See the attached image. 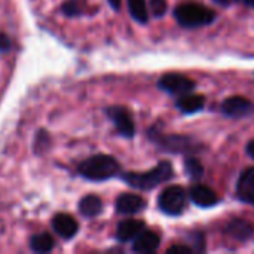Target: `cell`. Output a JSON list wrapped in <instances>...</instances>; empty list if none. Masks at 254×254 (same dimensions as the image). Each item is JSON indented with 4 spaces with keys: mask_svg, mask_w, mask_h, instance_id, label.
I'll use <instances>...</instances> for the list:
<instances>
[{
    "mask_svg": "<svg viewBox=\"0 0 254 254\" xmlns=\"http://www.w3.org/2000/svg\"><path fill=\"white\" fill-rule=\"evenodd\" d=\"M121 177L131 188L140 190H152L161 183L171 180L174 177V170L168 161H162L146 173H125Z\"/></svg>",
    "mask_w": 254,
    "mask_h": 254,
    "instance_id": "cell-1",
    "label": "cell"
},
{
    "mask_svg": "<svg viewBox=\"0 0 254 254\" xmlns=\"http://www.w3.org/2000/svg\"><path fill=\"white\" fill-rule=\"evenodd\" d=\"M149 138L164 152L168 153H180V155H189V153H198L204 150V146L195 140L190 135H182V134H162L161 131L152 128L149 131Z\"/></svg>",
    "mask_w": 254,
    "mask_h": 254,
    "instance_id": "cell-2",
    "label": "cell"
},
{
    "mask_svg": "<svg viewBox=\"0 0 254 254\" xmlns=\"http://www.w3.org/2000/svg\"><path fill=\"white\" fill-rule=\"evenodd\" d=\"M79 174L91 182H104L119 174L121 165L110 155H94L85 159L79 168Z\"/></svg>",
    "mask_w": 254,
    "mask_h": 254,
    "instance_id": "cell-3",
    "label": "cell"
},
{
    "mask_svg": "<svg viewBox=\"0 0 254 254\" xmlns=\"http://www.w3.org/2000/svg\"><path fill=\"white\" fill-rule=\"evenodd\" d=\"M174 18L183 28H199L216 21L217 15L213 9L201 3H182L174 9Z\"/></svg>",
    "mask_w": 254,
    "mask_h": 254,
    "instance_id": "cell-4",
    "label": "cell"
},
{
    "mask_svg": "<svg viewBox=\"0 0 254 254\" xmlns=\"http://www.w3.org/2000/svg\"><path fill=\"white\" fill-rule=\"evenodd\" d=\"M158 207L168 216H179L186 207V190L182 186L167 188L158 198Z\"/></svg>",
    "mask_w": 254,
    "mask_h": 254,
    "instance_id": "cell-5",
    "label": "cell"
},
{
    "mask_svg": "<svg viewBox=\"0 0 254 254\" xmlns=\"http://www.w3.org/2000/svg\"><path fill=\"white\" fill-rule=\"evenodd\" d=\"M195 86L196 85L192 79L180 73H167L158 80V88L171 95H183L192 92Z\"/></svg>",
    "mask_w": 254,
    "mask_h": 254,
    "instance_id": "cell-6",
    "label": "cell"
},
{
    "mask_svg": "<svg viewBox=\"0 0 254 254\" xmlns=\"http://www.w3.org/2000/svg\"><path fill=\"white\" fill-rule=\"evenodd\" d=\"M106 112H107V116L115 124L116 129L119 131V134L122 137H127V138L134 137V134H135V125H134L132 116L128 112V109H125L122 106H112Z\"/></svg>",
    "mask_w": 254,
    "mask_h": 254,
    "instance_id": "cell-7",
    "label": "cell"
},
{
    "mask_svg": "<svg viewBox=\"0 0 254 254\" xmlns=\"http://www.w3.org/2000/svg\"><path fill=\"white\" fill-rule=\"evenodd\" d=\"M222 112L229 118H247L254 113V103L241 95L228 97L222 103Z\"/></svg>",
    "mask_w": 254,
    "mask_h": 254,
    "instance_id": "cell-8",
    "label": "cell"
},
{
    "mask_svg": "<svg viewBox=\"0 0 254 254\" xmlns=\"http://www.w3.org/2000/svg\"><path fill=\"white\" fill-rule=\"evenodd\" d=\"M146 207V201L140 195L134 193H122L116 199V211L124 216H131L143 211Z\"/></svg>",
    "mask_w": 254,
    "mask_h": 254,
    "instance_id": "cell-9",
    "label": "cell"
},
{
    "mask_svg": "<svg viewBox=\"0 0 254 254\" xmlns=\"http://www.w3.org/2000/svg\"><path fill=\"white\" fill-rule=\"evenodd\" d=\"M52 228L61 238L70 240L77 234L79 225L73 216L65 214V213H60L52 219Z\"/></svg>",
    "mask_w": 254,
    "mask_h": 254,
    "instance_id": "cell-10",
    "label": "cell"
},
{
    "mask_svg": "<svg viewBox=\"0 0 254 254\" xmlns=\"http://www.w3.org/2000/svg\"><path fill=\"white\" fill-rule=\"evenodd\" d=\"M189 196L192 202H195L198 207H202V208H210L219 202L217 193L204 185H193L189 190Z\"/></svg>",
    "mask_w": 254,
    "mask_h": 254,
    "instance_id": "cell-11",
    "label": "cell"
},
{
    "mask_svg": "<svg viewBox=\"0 0 254 254\" xmlns=\"http://www.w3.org/2000/svg\"><path fill=\"white\" fill-rule=\"evenodd\" d=\"M144 231V223L141 220H135V219H128V220H124L118 225V229H116V240L122 244L125 243H129V241H134L140 232Z\"/></svg>",
    "mask_w": 254,
    "mask_h": 254,
    "instance_id": "cell-12",
    "label": "cell"
},
{
    "mask_svg": "<svg viewBox=\"0 0 254 254\" xmlns=\"http://www.w3.org/2000/svg\"><path fill=\"white\" fill-rule=\"evenodd\" d=\"M161 246V238L153 231H143L140 235L134 240L132 250L135 253H155Z\"/></svg>",
    "mask_w": 254,
    "mask_h": 254,
    "instance_id": "cell-13",
    "label": "cell"
},
{
    "mask_svg": "<svg viewBox=\"0 0 254 254\" xmlns=\"http://www.w3.org/2000/svg\"><path fill=\"white\" fill-rule=\"evenodd\" d=\"M237 195L243 202L254 205V168L246 170L237 183Z\"/></svg>",
    "mask_w": 254,
    "mask_h": 254,
    "instance_id": "cell-14",
    "label": "cell"
},
{
    "mask_svg": "<svg viewBox=\"0 0 254 254\" xmlns=\"http://www.w3.org/2000/svg\"><path fill=\"white\" fill-rule=\"evenodd\" d=\"M176 106L177 109L185 113V115H193V113H198L204 109L205 106V98L204 95H199V94H193V92H188V94H183L177 98L176 101Z\"/></svg>",
    "mask_w": 254,
    "mask_h": 254,
    "instance_id": "cell-15",
    "label": "cell"
},
{
    "mask_svg": "<svg viewBox=\"0 0 254 254\" xmlns=\"http://www.w3.org/2000/svg\"><path fill=\"white\" fill-rule=\"evenodd\" d=\"M254 232V226L244 219H234L226 225V234L237 241L249 240Z\"/></svg>",
    "mask_w": 254,
    "mask_h": 254,
    "instance_id": "cell-16",
    "label": "cell"
},
{
    "mask_svg": "<svg viewBox=\"0 0 254 254\" xmlns=\"http://www.w3.org/2000/svg\"><path fill=\"white\" fill-rule=\"evenodd\" d=\"M79 211L85 217H97L103 211V201L97 195H86L79 202Z\"/></svg>",
    "mask_w": 254,
    "mask_h": 254,
    "instance_id": "cell-17",
    "label": "cell"
},
{
    "mask_svg": "<svg viewBox=\"0 0 254 254\" xmlns=\"http://www.w3.org/2000/svg\"><path fill=\"white\" fill-rule=\"evenodd\" d=\"M30 249L36 253H48L54 249V240L49 234H37L30 240Z\"/></svg>",
    "mask_w": 254,
    "mask_h": 254,
    "instance_id": "cell-18",
    "label": "cell"
},
{
    "mask_svg": "<svg viewBox=\"0 0 254 254\" xmlns=\"http://www.w3.org/2000/svg\"><path fill=\"white\" fill-rule=\"evenodd\" d=\"M128 9H129L131 16L137 22L146 24L149 21V12H147L146 0H128Z\"/></svg>",
    "mask_w": 254,
    "mask_h": 254,
    "instance_id": "cell-19",
    "label": "cell"
},
{
    "mask_svg": "<svg viewBox=\"0 0 254 254\" xmlns=\"http://www.w3.org/2000/svg\"><path fill=\"white\" fill-rule=\"evenodd\" d=\"M185 171L188 173V176L193 180H198L204 176V167L199 162V159L188 156L185 159Z\"/></svg>",
    "mask_w": 254,
    "mask_h": 254,
    "instance_id": "cell-20",
    "label": "cell"
},
{
    "mask_svg": "<svg viewBox=\"0 0 254 254\" xmlns=\"http://www.w3.org/2000/svg\"><path fill=\"white\" fill-rule=\"evenodd\" d=\"M83 10V0H67L63 4V12L67 16H76L80 15Z\"/></svg>",
    "mask_w": 254,
    "mask_h": 254,
    "instance_id": "cell-21",
    "label": "cell"
},
{
    "mask_svg": "<svg viewBox=\"0 0 254 254\" xmlns=\"http://www.w3.org/2000/svg\"><path fill=\"white\" fill-rule=\"evenodd\" d=\"M150 9L156 18L164 16L167 12V0H150Z\"/></svg>",
    "mask_w": 254,
    "mask_h": 254,
    "instance_id": "cell-22",
    "label": "cell"
},
{
    "mask_svg": "<svg viewBox=\"0 0 254 254\" xmlns=\"http://www.w3.org/2000/svg\"><path fill=\"white\" fill-rule=\"evenodd\" d=\"M193 252V249L188 247V246H182V244H176V246H171L167 253L168 254H190Z\"/></svg>",
    "mask_w": 254,
    "mask_h": 254,
    "instance_id": "cell-23",
    "label": "cell"
},
{
    "mask_svg": "<svg viewBox=\"0 0 254 254\" xmlns=\"http://www.w3.org/2000/svg\"><path fill=\"white\" fill-rule=\"evenodd\" d=\"M10 49V39L6 34H0V52H6Z\"/></svg>",
    "mask_w": 254,
    "mask_h": 254,
    "instance_id": "cell-24",
    "label": "cell"
},
{
    "mask_svg": "<svg viewBox=\"0 0 254 254\" xmlns=\"http://www.w3.org/2000/svg\"><path fill=\"white\" fill-rule=\"evenodd\" d=\"M247 153H249L250 158H253L254 159V140H252V141L247 144Z\"/></svg>",
    "mask_w": 254,
    "mask_h": 254,
    "instance_id": "cell-25",
    "label": "cell"
},
{
    "mask_svg": "<svg viewBox=\"0 0 254 254\" xmlns=\"http://www.w3.org/2000/svg\"><path fill=\"white\" fill-rule=\"evenodd\" d=\"M109 3H110V6H112L115 10H118V9L121 7V3H122V0H109Z\"/></svg>",
    "mask_w": 254,
    "mask_h": 254,
    "instance_id": "cell-26",
    "label": "cell"
},
{
    "mask_svg": "<svg viewBox=\"0 0 254 254\" xmlns=\"http://www.w3.org/2000/svg\"><path fill=\"white\" fill-rule=\"evenodd\" d=\"M216 3H219V4H222V6H229L232 1H235V0H214Z\"/></svg>",
    "mask_w": 254,
    "mask_h": 254,
    "instance_id": "cell-27",
    "label": "cell"
},
{
    "mask_svg": "<svg viewBox=\"0 0 254 254\" xmlns=\"http://www.w3.org/2000/svg\"><path fill=\"white\" fill-rule=\"evenodd\" d=\"M244 3L250 7H254V0H244Z\"/></svg>",
    "mask_w": 254,
    "mask_h": 254,
    "instance_id": "cell-28",
    "label": "cell"
}]
</instances>
